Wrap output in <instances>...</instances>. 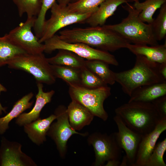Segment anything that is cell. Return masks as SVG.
Returning <instances> with one entry per match:
<instances>
[{
    "instance_id": "1",
    "label": "cell",
    "mask_w": 166,
    "mask_h": 166,
    "mask_svg": "<svg viewBox=\"0 0 166 166\" xmlns=\"http://www.w3.org/2000/svg\"><path fill=\"white\" fill-rule=\"evenodd\" d=\"M58 36L68 42L82 43L108 52L126 48L130 43L116 32L103 26L65 29L60 31Z\"/></svg>"
},
{
    "instance_id": "2",
    "label": "cell",
    "mask_w": 166,
    "mask_h": 166,
    "mask_svg": "<svg viewBox=\"0 0 166 166\" xmlns=\"http://www.w3.org/2000/svg\"><path fill=\"white\" fill-rule=\"evenodd\" d=\"M115 112L128 128L142 135L152 131L162 119L152 102H128Z\"/></svg>"
},
{
    "instance_id": "3",
    "label": "cell",
    "mask_w": 166,
    "mask_h": 166,
    "mask_svg": "<svg viewBox=\"0 0 166 166\" xmlns=\"http://www.w3.org/2000/svg\"><path fill=\"white\" fill-rule=\"evenodd\" d=\"M136 56L132 68L115 72L116 82L121 85L123 92L129 97L135 90L140 87L166 82L159 73L160 63L153 62L143 56Z\"/></svg>"
},
{
    "instance_id": "4",
    "label": "cell",
    "mask_w": 166,
    "mask_h": 166,
    "mask_svg": "<svg viewBox=\"0 0 166 166\" xmlns=\"http://www.w3.org/2000/svg\"><path fill=\"white\" fill-rule=\"evenodd\" d=\"M125 4L122 7L128 12L126 18L119 23L103 26L116 32L130 43L150 45H158L151 24L143 22L139 17L140 12L128 2Z\"/></svg>"
},
{
    "instance_id": "5",
    "label": "cell",
    "mask_w": 166,
    "mask_h": 166,
    "mask_svg": "<svg viewBox=\"0 0 166 166\" xmlns=\"http://www.w3.org/2000/svg\"><path fill=\"white\" fill-rule=\"evenodd\" d=\"M69 93L72 100L78 102L94 116L106 121L108 115L104 107L105 100L111 94V88L106 86L90 89L81 86H69Z\"/></svg>"
},
{
    "instance_id": "6",
    "label": "cell",
    "mask_w": 166,
    "mask_h": 166,
    "mask_svg": "<svg viewBox=\"0 0 166 166\" xmlns=\"http://www.w3.org/2000/svg\"><path fill=\"white\" fill-rule=\"evenodd\" d=\"M10 69L21 70L31 74L37 83L52 85L56 81L50 67L43 53H25L16 57L7 65Z\"/></svg>"
},
{
    "instance_id": "7",
    "label": "cell",
    "mask_w": 166,
    "mask_h": 166,
    "mask_svg": "<svg viewBox=\"0 0 166 166\" xmlns=\"http://www.w3.org/2000/svg\"><path fill=\"white\" fill-rule=\"evenodd\" d=\"M44 52L50 53L57 50H69L87 60H99L109 64L117 66L119 63L115 56L109 52L91 47L81 43H71L61 39L55 34L44 42Z\"/></svg>"
},
{
    "instance_id": "8",
    "label": "cell",
    "mask_w": 166,
    "mask_h": 166,
    "mask_svg": "<svg viewBox=\"0 0 166 166\" xmlns=\"http://www.w3.org/2000/svg\"><path fill=\"white\" fill-rule=\"evenodd\" d=\"M50 9V17L45 20L39 39L41 43L52 37L58 31L65 26L73 24L85 22L92 13L73 12L69 9L67 6L60 4L56 2Z\"/></svg>"
},
{
    "instance_id": "9",
    "label": "cell",
    "mask_w": 166,
    "mask_h": 166,
    "mask_svg": "<svg viewBox=\"0 0 166 166\" xmlns=\"http://www.w3.org/2000/svg\"><path fill=\"white\" fill-rule=\"evenodd\" d=\"M54 114L56 121L51 124L47 136L54 141L60 156L64 159L66 155L67 143L70 138L75 134L86 136L89 133L78 132L72 127L69 123L67 108L64 105L58 106L55 109Z\"/></svg>"
},
{
    "instance_id": "10",
    "label": "cell",
    "mask_w": 166,
    "mask_h": 166,
    "mask_svg": "<svg viewBox=\"0 0 166 166\" xmlns=\"http://www.w3.org/2000/svg\"><path fill=\"white\" fill-rule=\"evenodd\" d=\"M88 136V143L92 146L95 153L93 166H104L109 161L120 160L122 149L117 141L115 132L108 135L95 132Z\"/></svg>"
},
{
    "instance_id": "11",
    "label": "cell",
    "mask_w": 166,
    "mask_h": 166,
    "mask_svg": "<svg viewBox=\"0 0 166 166\" xmlns=\"http://www.w3.org/2000/svg\"><path fill=\"white\" fill-rule=\"evenodd\" d=\"M36 17H27L26 21L21 22L5 35L12 43L27 53L38 54L44 52V45L39 42V38L33 33Z\"/></svg>"
},
{
    "instance_id": "12",
    "label": "cell",
    "mask_w": 166,
    "mask_h": 166,
    "mask_svg": "<svg viewBox=\"0 0 166 166\" xmlns=\"http://www.w3.org/2000/svg\"><path fill=\"white\" fill-rule=\"evenodd\" d=\"M113 120L118 131L115 132L118 143L125 153L128 166H134L139 145L143 135L128 128L121 118L115 115Z\"/></svg>"
},
{
    "instance_id": "13",
    "label": "cell",
    "mask_w": 166,
    "mask_h": 166,
    "mask_svg": "<svg viewBox=\"0 0 166 166\" xmlns=\"http://www.w3.org/2000/svg\"><path fill=\"white\" fill-rule=\"evenodd\" d=\"M19 143L10 141L5 137L1 140L0 165L1 166H37L29 156L22 151Z\"/></svg>"
},
{
    "instance_id": "14",
    "label": "cell",
    "mask_w": 166,
    "mask_h": 166,
    "mask_svg": "<svg viewBox=\"0 0 166 166\" xmlns=\"http://www.w3.org/2000/svg\"><path fill=\"white\" fill-rule=\"evenodd\" d=\"M166 129V118L162 119L155 129L143 135L134 166H145L160 135Z\"/></svg>"
},
{
    "instance_id": "15",
    "label": "cell",
    "mask_w": 166,
    "mask_h": 166,
    "mask_svg": "<svg viewBox=\"0 0 166 166\" xmlns=\"http://www.w3.org/2000/svg\"><path fill=\"white\" fill-rule=\"evenodd\" d=\"M37 86L38 93L36 96V101L33 108L29 112L21 114L16 120L15 123L20 126H23L40 118L42 109L46 104L50 102L55 93L53 90L44 92L42 83H37Z\"/></svg>"
},
{
    "instance_id": "16",
    "label": "cell",
    "mask_w": 166,
    "mask_h": 166,
    "mask_svg": "<svg viewBox=\"0 0 166 166\" xmlns=\"http://www.w3.org/2000/svg\"><path fill=\"white\" fill-rule=\"evenodd\" d=\"M56 119V116L54 114L45 118H40L24 126V131L34 143L39 146L46 141V136L50 126Z\"/></svg>"
},
{
    "instance_id": "17",
    "label": "cell",
    "mask_w": 166,
    "mask_h": 166,
    "mask_svg": "<svg viewBox=\"0 0 166 166\" xmlns=\"http://www.w3.org/2000/svg\"><path fill=\"white\" fill-rule=\"evenodd\" d=\"M67 111L70 124L76 131L89 125L94 117L87 108L73 100L68 105Z\"/></svg>"
},
{
    "instance_id": "18",
    "label": "cell",
    "mask_w": 166,
    "mask_h": 166,
    "mask_svg": "<svg viewBox=\"0 0 166 166\" xmlns=\"http://www.w3.org/2000/svg\"><path fill=\"white\" fill-rule=\"evenodd\" d=\"M128 2L125 0H105L87 19L85 22L90 26H102L121 5Z\"/></svg>"
},
{
    "instance_id": "19",
    "label": "cell",
    "mask_w": 166,
    "mask_h": 166,
    "mask_svg": "<svg viewBox=\"0 0 166 166\" xmlns=\"http://www.w3.org/2000/svg\"><path fill=\"white\" fill-rule=\"evenodd\" d=\"M166 95V82L140 87L135 90L130 96L128 102H151Z\"/></svg>"
},
{
    "instance_id": "20",
    "label": "cell",
    "mask_w": 166,
    "mask_h": 166,
    "mask_svg": "<svg viewBox=\"0 0 166 166\" xmlns=\"http://www.w3.org/2000/svg\"><path fill=\"white\" fill-rule=\"evenodd\" d=\"M126 48L136 55L144 56L150 60L158 63H166V43L163 45L148 46L129 43Z\"/></svg>"
},
{
    "instance_id": "21",
    "label": "cell",
    "mask_w": 166,
    "mask_h": 166,
    "mask_svg": "<svg viewBox=\"0 0 166 166\" xmlns=\"http://www.w3.org/2000/svg\"><path fill=\"white\" fill-rule=\"evenodd\" d=\"M33 96L32 92L25 95L15 103L8 113L0 118V134L4 133L9 128V124L13 119L17 118L25 110L31 108L33 101H30Z\"/></svg>"
},
{
    "instance_id": "22",
    "label": "cell",
    "mask_w": 166,
    "mask_h": 166,
    "mask_svg": "<svg viewBox=\"0 0 166 166\" xmlns=\"http://www.w3.org/2000/svg\"><path fill=\"white\" fill-rule=\"evenodd\" d=\"M54 56L46 58L50 65H62L81 69L85 67L84 58L73 52L65 49H59Z\"/></svg>"
},
{
    "instance_id": "23",
    "label": "cell",
    "mask_w": 166,
    "mask_h": 166,
    "mask_svg": "<svg viewBox=\"0 0 166 166\" xmlns=\"http://www.w3.org/2000/svg\"><path fill=\"white\" fill-rule=\"evenodd\" d=\"M109 64L99 60H85V66L94 73L105 84L113 85L116 82L115 72L109 68Z\"/></svg>"
},
{
    "instance_id": "24",
    "label": "cell",
    "mask_w": 166,
    "mask_h": 166,
    "mask_svg": "<svg viewBox=\"0 0 166 166\" xmlns=\"http://www.w3.org/2000/svg\"><path fill=\"white\" fill-rule=\"evenodd\" d=\"M53 73L56 78L63 80L70 86H81V70L60 65H50Z\"/></svg>"
},
{
    "instance_id": "25",
    "label": "cell",
    "mask_w": 166,
    "mask_h": 166,
    "mask_svg": "<svg viewBox=\"0 0 166 166\" xmlns=\"http://www.w3.org/2000/svg\"><path fill=\"white\" fill-rule=\"evenodd\" d=\"M165 3L166 0H146L134 2L133 6L140 12L139 17L143 22L151 24L154 20L153 16L155 12Z\"/></svg>"
},
{
    "instance_id": "26",
    "label": "cell",
    "mask_w": 166,
    "mask_h": 166,
    "mask_svg": "<svg viewBox=\"0 0 166 166\" xmlns=\"http://www.w3.org/2000/svg\"><path fill=\"white\" fill-rule=\"evenodd\" d=\"M27 53L12 43L4 35L0 37V67L8 65L14 58Z\"/></svg>"
},
{
    "instance_id": "27",
    "label": "cell",
    "mask_w": 166,
    "mask_h": 166,
    "mask_svg": "<svg viewBox=\"0 0 166 166\" xmlns=\"http://www.w3.org/2000/svg\"><path fill=\"white\" fill-rule=\"evenodd\" d=\"M12 0L16 6L20 17L26 14L27 17H37L40 12L42 0Z\"/></svg>"
},
{
    "instance_id": "28",
    "label": "cell",
    "mask_w": 166,
    "mask_h": 166,
    "mask_svg": "<svg viewBox=\"0 0 166 166\" xmlns=\"http://www.w3.org/2000/svg\"><path fill=\"white\" fill-rule=\"evenodd\" d=\"M156 18L151 23L154 36L158 41L165 38L166 35V3L160 8Z\"/></svg>"
},
{
    "instance_id": "29",
    "label": "cell",
    "mask_w": 166,
    "mask_h": 166,
    "mask_svg": "<svg viewBox=\"0 0 166 166\" xmlns=\"http://www.w3.org/2000/svg\"><path fill=\"white\" fill-rule=\"evenodd\" d=\"M105 0H77L69 3L67 7L72 12L79 13H93Z\"/></svg>"
},
{
    "instance_id": "30",
    "label": "cell",
    "mask_w": 166,
    "mask_h": 166,
    "mask_svg": "<svg viewBox=\"0 0 166 166\" xmlns=\"http://www.w3.org/2000/svg\"><path fill=\"white\" fill-rule=\"evenodd\" d=\"M80 80L81 86L87 88L94 89L108 86L86 66L81 70Z\"/></svg>"
},
{
    "instance_id": "31",
    "label": "cell",
    "mask_w": 166,
    "mask_h": 166,
    "mask_svg": "<svg viewBox=\"0 0 166 166\" xmlns=\"http://www.w3.org/2000/svg\"><path fill=\"white\" fill-rule=\"evenodd\" d=\"M166 150V138L156 144L145 166H166L163 156Z\"/></svg>"
},
{
    "instance_id": "32",
    "label": "cell",
    "mask_w": 166,
    "mask_h": 166,
    "mask_svg": "<svg viewBox=\"0 0 166 166\" xmlns=\"http://www.w3.org/2000/svg\"><path fill=\"white\" fill-rule=\"evenodd\" d=\"M57 0H42L40 12L37 17L33 28L35 35L39 39L45 21V16L48 10L51 8Z\"/></svg>"
},
{
    "instance_id": "33",
    "label": "cell",
    "mask_w": 166,
    "mask_h": 166,
    "mask_svg": "<svg viewBox=\"0 0 166 166\" xmlns=\"http://www.w3.org/2000/svg\"><path fill=\"white\" fill-rule=\"evenodd\" d=\"M151 102L161 118H166V95L157 98Z\"/></svg>"
},
{
    "instance_id": "34",
    "label": "cell",
    "mask_w": 166,
    "mask_h": 166,
    "mask_svg": "<svg viewBox=\"0 0 166 166\" xmlns=\"http://www.w3.org/2000/svg\"><path fill=\"white\" fill-rule=\"evenodd\" d=\"M159 71L162 78L166 81V63L159 64Z\"/></svg>"
},
{
    "instance_id": "35",
    "label": "cell",
    "mask_w": 166,
    "mask_h": 166,
    "mask_svg": "<svg viewBox=\"0 0 166 166\" xmlns=\"http://www.w3.org/2000/svg\"><path fill=\"white\" fill-rule=\"evenodd\" d=\"M121 162L120 160H115L109 161L106 162L104 166H119Z\"/></svg>"
},
{
    "instance_id": "36",
    "label": "cell",
    "mask_w": 166,
    "mask_h": 166,
    "mask_svg": "<svg viewBox=\"0 0 166 166\" xmlns=\"http://www.w3.org/2000/svg\"><path fill=\"white\" fill-rule=\"evenodd\" d=\"M6 88L0 83V95L1 92H6ZM6 108L2 106L0 102V115L2 114V111L6 112Z\"/></svg>"
},
{
    "instance_id": "37",
    "label": "cell",
    "mask_w": 166,
    "mask_h": 166,
    "mask_svg": "<svg viewBox=\"0 0 166 166\" xmlns=\"http://www.w3.org/2000/svg\"><path fill=\"white\" fill-rule=\"evenodd\" d=\"M71 0H57L58 3L60 4L67 6L70 2Z\"/></svg>"
},
{
    "instance_id": "38",
    "label": "cell",
    "mask_w": 166,
    "mask_h": 166,
    "mask_svg": "<svg viewBox=\"0 0 166 166\" xmlns=\"http://www.w3.org/2000/svg\"><path fill=\"white\" fill-rule=\"evenodd\" d=\"M127 2H140V1L141 0H125Z\"/></svg>"
},
{
    "instance_id": "39",
    "label": "cell",
    "mask_w": 166,
    "mask_h": 166,
    "mask_svg": "<svg viewBox=\"0 0 166 166\" xmlns=\"http://www.w3.org/2000/svg\"><path fill=\"white\" fill-rule=\"evenodd\" d=\"M74 0V2H75V1H77V0Z\"/></svg>"
}]
</instances>
